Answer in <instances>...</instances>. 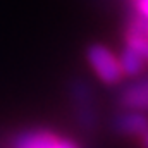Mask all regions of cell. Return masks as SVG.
<instances>
[{"mask_svg": "<svg viewBox=\"0 0 148 148\" xmlns=\"http://www.w3.org/2000/svg\"><path fill=\"white\" fill-rule=\"evenodd\" d=\"M86 60L90 64V67L93 69L95 76L105 83V84H119L121 79H122V67H121V62H119V57L112 52L109 47L105 45H91L88 50H86Z\"/></svg>", "mask_w": 148, "mask_h": 148, "instance_id": "cell-1", "label": "cell"}, {"mask_svg": "<svg viewBox=\"0 0 148 148\" xmlns=\"http://www.w3.org/2000/svg\"><path fill=\"white\" fill-rule=\"evenodd\" d=\"M12 148H79L73 140L48 129H28L16 136Z\"/></svg>", "mask_w": 148, "mask_h": 148, "instance_id": "cell-2", "label": "cell"}, {"mask_svg": "<svg viewBox=\"0 0 148 148\" xmlns=\"http://www.w3.org/2000/svg\"><path fill=\"white\" fill-rule=\"evenodd\" d=\"M114 129L124 136H141L148 129V112L126 109L114 119Z\"/></svg>", "mask_w": 148, "mask_h": 148, "instance_id": "cell-3", "label": "cell"}, {"mask_svg": "<svg viewBox=\"0 0 148 148\" xmlns=\"http://www.w3.org/2000/svg\"><path fill=\"white\" fill-rule=\"evenodd\" d=\"M121 103L124 109H136L148 112V76L136 79L126 86L121 93Z\"/></svg>", "mask_w": 148, "mask_h": 148, "instance_id": "cell-4", "label": "cell"}, {"mask_svg": "<svg viewBox=\"0 0 148 148\" xmlns=\"http://www.w3.org/2000/svg\"><path fill=\"white\" fill-rule=\"evenodd\" d=\"M119 62H121V67H122L124 76H131V77L141 76V73L145 71V66H147L145 55L140 53L138 50L127 47V45H124V50L121 52Z\"/></svg>", "mask_w": 148, "mask_h": 148, "instance_id": "cell-5", "label": "cell"}, {"mask_svg": "<svg viewBox=\"0 0 148 148\" xmlns=\"http://www.w3.org/2000/svg\"><path fill=\"white\" fill-rule=\"evenodd\" d=\"M131 7L134 9V16L148 21V0H129Z\"/></svg>", "mask_w": 148, "mask_h": 148, "instance_id": "cell-6", "label": "cell"}, {"mask_svg": "<svg viewBox=\"0 0 148 148\" xmlns=\"http://www.w3.org/2000/svg\"><path fill=\"white\" fill-rule=\"evenodd\" d=\"M140 138H141V145H143L145 148H148V129L141 134V136H140Z\"/></svg>", "mask_w": 148, "mask_h": 148, "instance_id": "cell-7", "label": "cell"}]
</instances>
